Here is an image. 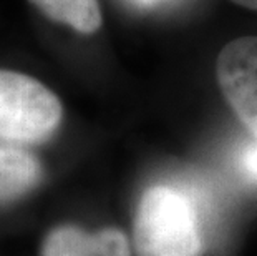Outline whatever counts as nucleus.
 I'll return each instance as SVG.
<instances>
[{"label": "nucleus", "instance_id": "nucleus-5", "mask_svg": "<svg viewBox=\"0 0 257 256\" xmlns=\"http://www.w3.org/2000/svg\"><path fill=\"white\" fill-rule=\"evenodd\" d=\"M42 180V165L20 145H0V201H10L30 192Z\"/></svg>", "mask_w": 257, "mask_h": 256}, {"label": "nucleus", "instance_id": "nucleus-4", "mask_svg": "<svg viewBox=\"0 0 257 256\" xmlns=\"http://www.w3.org/2000/svg\"><path fill=\"white\" fill-rule=\"evenodd\" d=\"M32 10L76 35H96L103 27L100 0H27Z\"/></svg>", "mask_w": 257, "mask_h": 256}, {"label": "nucleus", "instance_id": "nucleus-1", "mask_svg": "<svg viewBox=\"0 0 257 256\" xmlns=\"http://www.w3.org/2000/svg\"><path fill=\"white\" fill-rule=\"evenodd\" d=\"M138 256H201L204 238L194 200L173 185H153L140 197L133 218Z\"/></svg>", "mask_w": 257, "mask_h": 256}, {"label": "nucleus", "instance_id": "nucleus-6", "mask_svg": "<svg viewBox=\"0 0 257 256\" xmlns=\"http://www.w3.org/2000/svg\"><path fill=\"white\" fill-rule=\"evenodd\" d=\"M42 256H95L93 235L73 225L57 226L43 241Z\"/></svg>", "mask_w": 257, "mask_h": 256}, {"label": "nucleus", "instance_id": "nucleus-3", "mask_svg": "<svg viewBox=\"0 0 257 256\" xmlns=\"http://www.w3.org/2000/svg\"><path fill=\"white\" fill-rule=\"evenodd\" d=\"M216 80L234 115L257 138V35L239 37L221 48Z\"/></svg>", "mask_w": 257, "mask_h": 256}, {"label": "nucleus", "instance_id": "nucleus-2", "mask_svg": "<svg viewBox=\"0 0 257 256\" xmlns=\"http://www.w3.org/2000/svg\"><path fill=\"white\" fill-rule=\"evenodd\" d=\"M63 120L55 92L38 78L0 67V140L34 145L52 138Z\"/></svg>", "mask_w": 257, "mask_h": 256}, {"label": "nucleus", "instance_id": "nucleus-8", "mask_svg": "<svg viewBox=\"0 0 257 256\" xmlns=\"http://www.w3.org/2000/svg\"><path fill=\"white\" fill-rule=\"evenodd\" d=\"M236 166L245 183L257 187V138L254 141H247L239 150Z\"/></svg>", "mask_w": 257, "mask_h": 256}, {"label": "nucleus", "instance_id": "nucleus-9", "mask_svg": "<svg viewBox=\"0 0 257 256\" xmlns=\"http://www.w3.org/2000/svg\"><path fill=\"white\" fill-rule=\"evenodd\" d=\"M128 2L138 9H151V7H156V5L163 4L165 0H128Z\"/></svg>", "mask_w": 257, "mask_h": 256}, {"label": "nucleus", "instance_id": "nucleus-7", "mask_svg": "<svg viewBox=\"0 0 257 256\" xmlns=\"http://www.w3.org/2000/svg\"><path fill=\"white\" fill-rule=\"evenodd\" d=\"M95 256H131L128 236L118 228H103L93 235Z\"/></svg>", "mask_w": 257, "mask_h": 256}, {"label": "nucleus", "instance_id": "nucleus-10", "mask_svg": "<svg viewBox=\"0 0 257 256\" xmlns=\"http://www.w3.org/2000/svg\"><path fill=\"white\" fill-rule=\"evenodd\" d=\"M231 2L239 5V7H244L249 10H257V0H231Z\"/></svg>", "mask_w": 257, "mask_h": 256}]
</instances>
